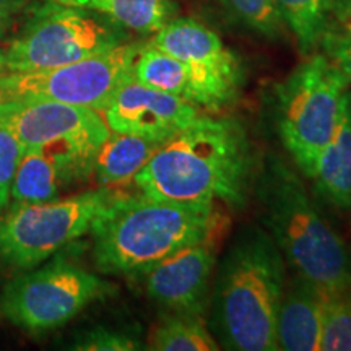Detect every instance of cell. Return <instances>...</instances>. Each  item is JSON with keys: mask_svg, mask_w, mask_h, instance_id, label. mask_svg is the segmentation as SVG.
Returning <instances> with one entry per match:
<instances>
[{"mask_svg": "<svg viewBox=\"0 0 351 351\" xmlns=\"http://www.w3.org/2000/svg\"><path fill=\"white\" fill-rule=\"evenodd\" d=\"M254 176V150L231 117L200 116L161 143L134 178L140 194L182 204L241 208Z\"/></svg>", "mask_w": 351, "mask_h": 351, "instance_id": "1", "label": "cell"}, {"mask_svg": "<svg viewBox=\"0 0 351 351\" xmlns=\"http://www.w3.org/2000/svg\"><path fill=\"white\" fill-rule=\"evenodd\" d=\"M287 262L265 228L244 226L218 265L212 328L226 350L276 351V314Z\"/></svg>", "mask_w": 351, "mask_h": 351, "instance_id": "2", "label": "cell"}, {"mask_svg": "<svg viewBox=\"0 0 351 351\" xmlns=\"http://www.w3.org/2000/svg\"><path fill=\"white\" fill-rule=\"evenodd\" d=\"M213 204L121 195L95 219L93 261L104 275L140 276L186 245L212 238Z\"/></svg>", "mask_w": 351, "mask_h": 351, "instance_id": "3", "label": "cell"}, {"mask_svg": "<svg viewBox=\"0 0 351 351\" xmlns=\"http://www.w3.org/2000/svg\"><path fill=\"white\" fill-rule=\"evenodd\" d=\"M262 221L285 262L326 295L351 288V254L324 219L302 179L270 155L256 184Z\"/></svg>", "mask_w": 351, "mask_h": 351, "instance_id": "4", "label": "cell"}, {"mask_svg": "<svg viewBox=\"0 0 351 351\" xmlns=\"http://www.w3.org/2000/svg\"><path fill=\"white\" fill-rule=\"evenodd\" d=\"M124 28L98 13L46 0L32 7L19 33L0 44V75L49 70L112 49Z\"/></svg>", "mask_w": 351, "mask_h": 351, "instance_id": "5", "label": "cell"}, {"mask_svg": "<svg viewBox=\"0 0 351 351\" xmlns=\"http://www.w3.org/2000/svg\"><path fill=\"white\" fill-rule=\"evenodd\" d=\"M348 82L324 54H313L278 88L276 129L306 178L313 179L320 153L330 142Z\"/></svg>", "mask_w": 351, "mask_h": 351, "instance_id": "6", "label": "cell"}, {"mask_svg": "<svg viewBox=\"0 0 351 351\" xmlns=\"http://www.w3.org/2000/svg\"><path fill=\"white\" fill-rule=\"evenodd\" d=\"M117 197L103 187L64 200L15 204L0 218V263L15 270H33L90 232L95 219Z\"/></svg>", "mask_w": 351, "mask_h": 351, "instance_id": "7", "label": "cell"}, {"mask_svg": "<svg viewBox=\"0 0 351 351\" xmlns=\"http://www.w3.org/2000/svg\"><path fill=\"white\" fill-rule=\"evenodd\" d=\"M114 293L112 283L82 267L52 263L7 283L0 293V314L21 330L43 333L64 326L91 302Z\"/></svg>", "mask_w": 351, "mask_h": 351, "instance_id": "8", "label": "cell"}, {"mask_svg": "<svg viewBox=\"0 0 351 351\" xmlns=\"http://www.w3.org/2000/svg\"><path fill=\"white\" fill-rule=\"evenodd\" d=\"M138 44L112 49L49 70L0 75V99H46L103 112L122 85L134 80Z\"/></svg>", "mask_w": 351, "mask_h": 351, "instance_id": "9", "label": "cell"}, {"mask_svg": "<svg viewBox=\"0 0 351 351\" xmlns=\"http://www.w3.org/2000/svg\"><path fill=\"white\" fill-rule=\"evenodd\" d=\"M150 44L186 64L197 108L217 111L238 98L243 82L238 57L208 26L194 19H173L153 34Z\"/></svg>", "mask_w": 351, "mask_h": 351, "instance_id": "10", "label": "cell"}, {"mask_svg": "<svg viewBox=\"0 0 351 351\" xmlns=\"http://www.w3.org/2000/svg\"><path fill=\"white\" fill-rule=\"evenodd\" d=\"M0 122L12 130L25 152L59 140L101 148L111 134L96 109L46 99H0Z\"/></svg>", "mask_w": 351, "mask_h": 351, "instance_id": "11", "label": "cell"}, {"mask_svg": "<svg viewBox=\"0 0 351 351\" xmlns=\"http://www.w3.org/2000/svg\"><path fill=\"white\" fill-rule=\"evenodd\" d=\"M217 267L212 239L186 245L140 275L150 300L168 313L204 314Z\"/></svg>", "mask_w": 351, "mask_h": 351, "instance_id": "12", "label": "cell"}, {"mask_svg": "<svg viewBox=\"0 0 351 351\" xmlns=\"http://www.w3.org/2000/svg\"><path fill=\"white\" fill-rule=\"evenodd\" d=\"M199 116V108L189 101L135 80L122 85L103 109L111 132L138 135L156 143L168 142Z\"/></svg>", "mask_w": 351, "mask_h": 351, "instance_id": "13", "label": "cell"}, {"mask_svg": "<svg viewBox=\"0 0 351 351\" xmlns=\"http://www.w3.org/2000/svg\"><path fill=\"white\" fill-rule=\"evenodd\" d=\"M326 293L304 276L287 280L278 314L276 345L285 351H319Z\"/></svg>", "mask_w": 351, "mask_h": 351, "instance_id": "14", "label": "cell"}, {"mask_svg": "<svg viewBox=\"0 0 351 351\" xmlns=\"http://www.w3.org/2000/svg\"><path fill=\"white\" fill-rule=\"evenodd\" d=\"M314 187L332 207L351 208V91L341 98L339 121L315 166Z\"/></svg>", "mask_w": 351, "mask_h": 351, "instance_id": "15", "label": "cell"}, {"mask_svg": "<svg viewBox=\"0 0 351 351\" xmlns=\"http://www.w3.org/2000/svg\"><path fill=\"white\" fill-rule=\"evenodd\" d=\"M62 5L98 13L122 28L140 34H155L176 19L173 0H52Z\"/></svg>", "mask_w": 351, "mask_h": 351, "instance_id": "16", "label": "cell"}, {"mask_svg": "<svg viewBox=\"0 0 351 351\" xmlns=\"http://www.w3.org/2000/svg\"><path fill=\"white\" fill-rule=\"evenodd\" d=\"M160 145L138 135L111 132L96 153L93 169L96 179L104 187L134 181Z\"/></svg>", "mask_w": 351, "mask_h": 351, "instance_id": "17", "label": "cell"}, {"mask_svg": "<svg viewBox=\"0 0 351 351\" xmlns=\"http://www.w3.org/2000/svg\"><path fill=\"white\" fill-rule=\"evenodd\" d=\"M134 80L142 85L174 95L195 106V91L186 64L150 43L140 47L134 62Z\"/></svg>", "mask_w": 351, "mask_h": 351, "instance_id": "18", "label": "cell"}, {"mask_svg": "<svg viewBox=\"0 0 351 351\" xmlns=\"http://www.w3.org/2000/svg\"><path fill=\"white\" fill-rule=\"evenodd\" d=\"M221 348L210 332L204 314L169 313L153 328L148 350L217 351Z\"/></svg>", "mask_w": 351, "mask_h": 351, "instance_id": "19", "label": "cell"}, {"mask_svg": "<svg viewBox=\"0 0 351 351\" xmlns=\"http://www.w3.org/2000/svg\"><path fill=\"white\" fill-rule=\"evenodd\" d=\"M62 179L52 161L39 150H28L21 156L10 197L15 204H44L57 200Z\"/></svg>", "mask_w": 351, "mask_h": 351, "instance_id": "20", "label": "cell"}, {"mask_svg": "<svg viewBox=\"0 0 351 351\" xmlns=\"http://www.w3.org/2000/svg\"><path fill=\"white\" fill-rule=\"evenodd\" d=\"M301 54L311 56L330 20L328 0H274Z\"/></svg>", "mask_w": 351, "mask_h": 351, "instance_id": "21", "label": "cell"}, {"mask_svg": "<svg viewBox=\"0 0 351 351\" xmlns=\"http://www.w3.org/2000/svg\"><path fill=\"white\" fill-rule=\"evenodd\" d=\"M319 350L351 351V288L324 298Z\"/></svg>", "mask_w": 351, "mask_h": 351, "instance_id": "22", "label": "cell"}, {"mask_svg": "<svg viewBox=\"0 0 351 351\" xmlns=\"http://www.w3.org/2000/svg\"><path fill=\"white\" fill-rule=\"evenodd\" d=\"M223 8L239 23L263 38L278 39L283 34L285 21L274 0H218Z\"/></svg>", "mask_w": 351, "mask_h": 351, "instance_id": "23", "label": "cell"}, {"mask_svg": "<svg viewBox=\"0 0 351 351\" xmlns=\"http://www.w3.org/2000/svg\"><path fill=\"white\" fill-rule=\"evenodd\" d=\"M69 348L80 351H134L143 350V346L142 341L125 332L95 327L77 335Z\"/></svg>", "mask_w": 351, "mask_h": 351, "instance_id": "24", "label": "cell"}, {"mask_svg": "<svg viewBox=\"0 0 351 351\" xmlns=\"http://www.w3.org/2000/svg\"><path fill=\"white\" fill-rule=\"evenodd\" d=\"M23 147L12 134L10 129L0 122V210H3L10 200V189L21 156Z\"/></svg>", "mask_w": 351, "mask_h": 351, "instance_id": "25", "label": "cell"}, {"mask_svg": "<svg viewBox=\"0 0 351 351\" xmlns=\"http://www.w3.org/2000/svg\"><path fill=\"white\" fill-rule=\"evenodd\" d=\"M319 46H322V54L330 59L337 69L343 73L346 82L351 83V32L341 28L328 20V23L320 36Z\"/></svg>", "mask_w": 351, "mask_h": 351, "instance_id": "26", "label": "cell"}, {"mask_svg": "<svg viewBox=\"0 0 351 351\" xmlns=\"http://www.w3.org/2000/svg\"><path fill=\"white\" fill-rule=\"evenodd\" d=\"M330 21L351 32V0H328Z\"/></svg>", "mask_w": 351, "mask_h": 351, "instance_id": "27", "label": "cell"}, {"mask_svg": "<svg viewBox=\"0 0 351 351\" xmlns=\"http://www.w3.org/2000/svg\"><path fill=\"white\" fill-rule=\"evenodd\" d=\"M32 0H0V21L8 20L10 16L28 5Z\"/></svg>", "mask_w": 351, "mask_h": 351, "instance_id": "28", "label": "cell"}]
</instances>
